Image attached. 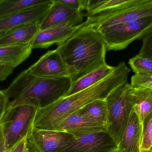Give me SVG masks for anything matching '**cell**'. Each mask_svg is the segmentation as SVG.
I'll return each mask as SVG.
<instances>
[{"label":"cell","mask_w":152,"mask_h":152,"mask_svg":"<svg viewBox=\"0 0 152 152\" xmlns=\"http://www.w3.org/2000/svg\"><path fill=\"white\" fill-rule=\"evenodd\" d=\"M131 70L124 62L115 67L107 77L92 86L75 94L63 97L45 108L37 109L34 128L55 130L66 118L87 104L97 100H105L116 87L128 81Z\"/></svg>","instance_id":"cell-1"},{"label":"cell","mask_w":152,"mask_h":152,"mask_svg":"<svg viewBox=\"0 0 152 152\" xmlns=\"http://www.w3.org/2000/svg\"><path fill=\"white\" fill-rule=\"evenodd\" d=\"M72 82L69 77L36 76L27 69L20 73L8 88L3 91L10 101L8 109L22 105L41 109L64 97Z\"/></svg>","instance_id":"cell-2"},{"label":"cell","mask_w":152,"mask_h":152,"mask_svg":"<svg viewBox=\"0 0 152 152\" xmlns=\"http://www.w3.org/2000/svg\"><path fill=\"white\" fill-rule=\"evenodd\" d=\"M58 52L72 74V82L106 64V45L98 31L83 26L61 44Z\"/></svg>","instance_id":"cell-3"},{"label":"cell","mask_w":152,"mask_h":152,"mask_svg":"<svg viewBox=\"0 0 152 152\" xmlns=\"http://www.w3.org/2000/svg\"><path fill=\"white\" fill-rule=\"evenodd\" d=\"M84 26L96 31L152 17V0H129L121 6L86 15Z\"/></svg>","instance_id":"cell-4"},{"label":"cell","mask_w":152,"mask_h":152,"mask_svg":"<svg viewBox=\"0 0 152 152\" xmlns=\"http://www.w3.org/2000/svg\"><path fill=\"white\" fill-rule=\"evenodd\" d=\"M132 86L125 82L113 90L106 99L107 107L106 131L117 145L134 110Z\"/></svg>","instance_id":"cell-5"},{"label":"cell","mask_w":152,"mask_h":152,"mask_svg":"<svg viewBox=\"0 0 152 152\" xmlns=\"http://www.w3.org/2000/svg\"><path fill=\"white\" fill-rule=\"evenodd\" d=\"M37 110L34 106L26 105L8 109L0 124L7 152L30 134Z\"/></svg>","instance_id":"cell-6"},{"label":"cell","mask_w":152,"mask_h":152,"mask_svg":"<svg viewBox=\"0 0 152 152\" xmlns=\"http://www.w3.org/2000/svg\"><path fill=\"white\" fill-rule=\"evenodd\" d=\"M152 29V17L115 25L98 30L107 51L126 49L135 40L143 38Z\"/></svg>","instance_id":"cell-7"},{"label":"cell","mask_w":152,"mask_h":152,"mask_svg":"<svg viewBox=\"0 0 152 152\" xmlns=\"http://www.w3.org/2000/svg\"><path fill=\"white\" fill-rule=\"evenodd\" d=\"M75 138L74 135L64 131L33 127L26 138V152H61Z\"/></svg>","instance_id":"cell-8"},{"label":"cell","mask_w":152,"mask_h":152,"mask_svg":"<svg viewBox=\"0 0 152 152\" xmlns=\"http://www.w3.org/2000/svg\"><path fill=\"white\" fill-rule=\"evenodd\" d=\"M72 142L61 152H114L117 144L106 131L75 136Z\"/></svg>","instance_id":"cell-9"},{"label":"cell","mask_w":152,"mask_h":152,"mask_svg":"<svg viewBox=\"0 0 152 152\" xmlns=\"http://www.w3.org/2000/svg\"><path fill=\"white\" fill-rule=\"evenodd\" d=\"M28 69L34 76L47 78L69 77L72 74L56 49L49 51Z\"/></svg>","instance_id":"cell-10"},{"label":"cell","mask_w":152,"mask_h":152,"mask_svg":"<svg viewBox=\"0 0 152 152\" xmlns=\"http://www.w3.org/2000/svg\"><path fill=\"white\" fill-rule=\"evenodd\" d=\"M83 26V22L72 21L40 30L31 42L32 49H46L55 44H61Z\"/></svg>","instance_id":"cell-11"},{"label":"cell","mask_w":152,"mask_h":152,"mask_svg":"<svg viewBox=\"0 0 152 152\" xmlns=\"http://www.w3.org/2000/svg\"><path fill=\"white\" fill-rule=\"evenodd\" d=\"M83 13L60 0H53L50 10L40 23V30L72 21L83 23Z\"/></svg>","instance_id":"cell-12"},{"label":"cell","mask_w":152,"mask_h":152,"mask_svg":"<svg viewBox=\"0 0 152 152\" xmlns=\"http://www.w3.org/2000/svg\"><path fill=\"white\" fill-rule=\"evenodd\" d=\"M55 130L64 131L75 136L106 131L105 126L96 123L78 111L66 118Z\"/></svg>","instance_id":"cell-13"},{"label":"cell","mask_w":152,"mask_h":152,"mask_svg":"<svg viewBox=\"0 0 152 152\" xmlns=\"http://www.w3.org/2000/svg\"><path fill=\"white\" fill-rule=\"evenodd\" d=\"M52 3L36 6L16 14L1 18L0 33L26 23L36 21L41 22L48 13Z\"/></svg>","instance_id":"cell-14"},{"label":"cell","mask_w":152,"mask_h":152,"mask_svg":"<svg viewBox=\"0 0 152 152\" xmlns=\"http://www.w3.org/2000/svg\"><path fill=\"white\" fill-rule=\"evenodd\" d=\"M142 124L139 117L133 110L124 129L121 139L117 145L118 152H142Z\"/></svg>","instance_id":"cell-15"},{"label":"cell","mask_w":152,"mask_h":152,"mask_svg":"<svg viewBox=\"0 0 152 152\" xmlns=\"http://www.w3.org/2000/svg\"><path fill=\"white\" fill-rule=\"evenodd\" d=\"M41 22H30L0 33V46L31 43L40 31Z\"/></svg>","instance_id":"cell-16"},{"label":"cell","mask_w":152,"mask_h":152,"mask_svg":"<svg viewBox=\"0 0 152 152\" xmlns=\"http://www.w3.org/2000/svg\"><path fill=\"white\" fill-rule=\"evenodd\" d=\"M32 50L31 42L0 46V63L15 68L29 57Z\"/></svg>","instance_id":"cell-17"},{"label":"cell","mask_w":152,"mask_h":152,"mask_svg":"<svg viewBox=\"0 0 152 152\" xmlns=\"http://www.w3.org/2000/svg\"><path fill=\"white\" fill-rule=\"evenodd\" d=\"M115 68V67L110 66L106 63L78 80L72 82L69 90L64 97L70 96L100 82L109 76L114 70Z\"/></svg>","instance_id":"cell-18"},{"label":"cell","mask_w":152,"mask_h":152,"mask_svg":"<svg viewBox=\"0 0 152 152\" xmlns=\"http://www.w3.org/2000/svg\"><path fill=\"white\" fill-rule=\"evenodd\" d=\"M134 109L142 124L152 112V89L144 87L132 86Z\"/></svg>","instance_id":"cell-19"},{"label":"cell","mask_w":152,"mask_h":152,"mask_svg":"<svg viewBox=\"0 0 152 152\" xmlns=\"http://www.w3.org/2000/svg\"><path fill=\"white\" fill-rule=\"evenodd\" d=\"M52 1L53 0H0V18L36 6L51 3Z\"/></svg>","instance_id":"cell-20"},{"label":"cell","mask_w":152,"mask_h":152,"mask_svg":"<svg viewBox=\"0 0 152 152\" xmlns=\"http://www.w3.org/2000/svg\"><path fill=\"white\" fill-rule=\"evenodd\" d=\"M78 111L96 123L106 127L107 107L105 100L94 101L79 110Z\"/></svg>","instance_id":"cell-21"},{"label":"cell","mask_w":152,"mask_h":152,"mask_svg":"<svg viewBox=\"0 0 152 152\" xmlns=\"http://www.w3.org/2000/svg\"><path fill=\"white\" fill-rule=\"evenodd\" d=\"M129 63L135 74L152 77V59L137 54L131 58Z\"/></svg>","instance_id":"cell-22"},{"label":"cell","mask_w":152,"mask_h":152,"mask_svg":"<svg viewBox=\"0 0 152 152\" xmlns=\"http://www.w3.org/2000/svg\"><path fill=\"white\" fill-rule=\"evenodd\" d=\"M152 147V112L142 123V151L150 150Z\"/></svg>","instance_id":"cell-23"},{"label":"cell","mask_w":152,"mask_h":152,"mask_svg":"<svg viewBox=\"0 0 152 152\" xmlns=\"http://www.w3.org/2000/svg\"><path fill=\"white\" fill-rule=\"evenodd\" d=\"M142 39V45L138 55L152 59V29Z\"/></svg>","instance_id":"cell-24"},{"label":"cell","mask_w":152,"mask_h":152,"mask_svg":"<svg viewBox=\"0 0 152 152\" xmlns=\"http://www.w3.org/2000/svg\"><path fill=\"white\" fill-rule=\"evenodd\" d=\"M130 84L134 87H144L152 89V77L135 74L131 77Z\"/></svg>","instance_id":"cell-25"},{"label":"cell","mask_w":152,"mask_h":152,"mask_svg":"<svg viewBox=\"0 0 152 152\" xmlns=\"http://www.w3.org/2000/svg\"><path fill=\"white\" fill-rule=\"evenodd\" d=\"M64 4L82 12L86 9L88 0H60Z\"/></svg>","instance_id":"cell-26"},{"label":"cell","mask_w":152,"mask_h":152,"mask_svg":"<svg viewBox=\"0 0 152 152\" xmlns=\"http://www.w3.org/2000/svg\"><path fill=\"white\" fill-rule=\"evenodd\" d=\"M10 101L3 91L0 90V124L8 110Z\"/></svg>","instance_id":"cell-27"},{"label":"cell","mask_w":152,"mask_h":152,"mask_svg":"<svg viewBox=\"0 0 152 152\" xmlns=\"http://www.w3.org/2000/svg\"><path fill=\"white\" fill-rule=\"evenodd\" d=\"M14 68L0 63V81L6 80L12 73Z\"/></svg>","instance_id":"cell-28"},{"label":"cell","mask_w":152,"mask_h":152,"mask_svg":"<svg viewBox=\"0 0 152 152\" xmlns=\"http://www.w3.org/2000/svg\"><path fill=\"white\" fill-rule=\"evenodd\" d=\"M26 138L20 142L10 152H26Z\"/></svg>","instance_id":"cell-29"},{"label":"cell","mask_w":152,"mask_h":152,"mask_svg":"<svg viewBox=\"0 0 152 152\" xmlns=\"http://www.w3.org/2000/svg\"><path fill=\"white\" fill-rule=\"evenodd\" d=\"M0 152H7L5 146V141L2 131L1 126L0 125Z\"/></svg>","instance_id":"cell-30"},{"label":"cell","mask_w":152,"mask_h":152,"mask_svg":"<svg viewBox=\"0 0 152 152\" xmlns=\"http://www.w3.org/2000/svg\"><path fill=\"white\" fill-rule=\"evenodd\" d=\"M142 152H152V147L150 150H148V151H142Z\"/></svg>","instance_id":"cell-31"},{"label":"cell","mask_w":152,"mask_h":152,"mask_svg":"<svg viewBox=\"0 0 152 152\" xmlns=\"http://www.w3.org/2000/svg\"><path fill=\"white\" fill-rule=\"evenodd\" d=\"M118 152L117 151H115V152Z\"/></svg>","instance_id":"cell-32"}]
</instances>
